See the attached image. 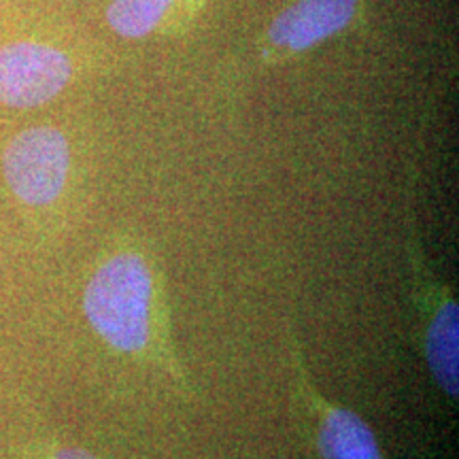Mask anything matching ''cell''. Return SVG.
Returning <instances> with one entry per match:
<instances>
[{"label": "cell", "mask_w": 459, "mask_h": 459, "mask_svg": "<svg viewBox=\"0 0 459 459\" xmlns=\"http://www.w3.org/2000/svg\"><path fill=\"white\" fill-rule=\"evenodd\" d=\"M48 459H96L90 451L82 449V446H65V449H57L51 453Z\"/></svg>", "instance_id": "obj_8"}, {"label": "cell", "mask_w": 459, "mask_h": 459, "mask_svg": "<svg viewBox=\"0 0 459 459\" xmlns=\"http://www.w3.org/2000/svg\"><path fill=\"white\" fill-rule=\"evenodd\" d=\"M71 149L51 126H37L13 136L4 149L3 170L11 192L28 206H48L66 186Z\"/></svg>", "instance_id": "obj_2"}, {"label": "cell", "mask_w": 459, "mask_h": 459, "mask_svg": "<svg viewBox=\"0 0 459 459\" xmlns=\"http://www.w3.org/2000/svg\"><path fill=\"white\" fill-rule=\"evenodd\" d=\"M358 0H298L271 28L279 48L304 51L332 37L351 22Z\"/></svg>", "instance_id": "obj_4"}, {"label": "cell", "mask_w": 459, "mask_h": 459, "mask_svg": "<svg viewBox=\"0 0 459 459\" xmlns=\"http://www.w3.org/2000/svg\"><path fill=\"white\" fill-rule=\"evenodd\" d=\"M172 0H113L107 11L108 24L128 39L147 37L160 24Z\"/></svg>", "instance_id": "obj_7"}, {"label": "cell", "mask_w": 459, "mask_h": 459, "mask_svg": "<svg viewBox=\"0 0 459 459\" xmlns=\"http://www.w3.org/2000/svg\"><path fill=\"white\" fill-rule=\"evenodd\" d=\"M459 321L455 300H445L436 311L428 330V361L429 370L440 389L451 398H457L459 378Z\"/></svg>", "instance_id": "obj_6"}, {"label": "cell", "mask_w": 459, "mask_h": 459, "mask_svg": "<svg viewBox=\"0 0 459 459\" xmlns=\"http://www.w3.org/2000/svg\"><path fill=\"white\" fill-rule=\"evenodd\" d=\"M324 459H383L372 429L355 412L332 409L319 429Z\"/></svg>", "instance_id": "obj_5"}, {"label": "cell", "mask_w": 459, "mask_h": 459, "mask_svg": "<svg viewBox=\"0 0 459 459\" xmlns=\"http://www.w3.org/2000/svg\"><path fill=\"white\" fill-rule=\"evenodd\" d=\"M85 317L102 341L124 353L141 351L149 338L152 274L143 257L122 254L107 260L90 279Z\"/></svg>", "instance_id": "obj_1"}, {"label": "cell", "mask_w": 459, "mask_h": 459, "mask_svg": "<svg viewBox=\"0 0 459 459\" xmlns=\"http://www.w3.org/2000/svg\"><path fill=\"white\" fill-rule=\"evenodd\" d=\"M65 51L51 45L17 41L0 48V102L13 108L41 107L71 82Z\"/></svg>", "instance_id": "obj_3"}]
</instances>
